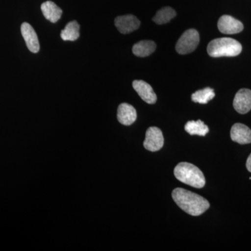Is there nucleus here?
Listing matches in <instances>:
<instances>
[{
  "mask_svg": "<svg viewBox=\"0 0 251 251\" xmlns=\"http://www.w3.org/2000/svg\"><path fill=\"white\" fill-rule=\"evenodd\" d=\"M172 196L177 206L191 216L201 215L210 206L205 198L184 188H175Z\"/></svg>",
  "mask_w": 251,
  "mask_h": 251,
  "instance_id": "1",
  "label": "nucleus"
},
{
  "mask_svg": "<svg viewBox=\"0 0 251 251\" xmlns=\"http://www.w3.org/2000/svg\"><path fill=\"white\" fill-rule=\"evenodd\" d=\"M174 174L179 181L192 187L202 188L205 185V177L202 172L191 163H179L175 167Z\"/></svg>",
  "mask_w": 251,
  "mask_h": 251,
  "instance_id": "2",
  "label": "nucleus"
},
{
  "mask_svg": "<svg viewBox=\"0 0 251 251\" xmlns=\"http://www.w3.org/2000/svg\"><path fill=\"white\" fill-rule=\"evenodd\" d=\"M240 43L231 38L214 39L207 46V52L212 57H235L242 52Z\"/></svg>",
  "mask_w": 251,
  "mask_h": 251,
  "instance_id": "3",
  "label": "nucleus"
},
{
  "mask_svg": "<svg viewBox=\"0 0 251 251\" xmlns=\"http://www.w3.org/2000/svg\"><path fill=\"white\" fill-rule=\"evenodd\" d=\"M200 43V35L196 29H190L184 31L176 44V50L180 54L191 53L197 49Z\"/></svg>",
  "mask_w": 251,
  "mask_h": 251,
  "instance_id": "4",
  "label": "nucleus"
},
{
  "mask_svg": "<svg viewBox=\"0 0 251 251\" xmlns=\"http://www.w3.org/2000/svg\"><path fill=\"white\" fill-rule=\"evenodd\" d=\"M164 144L163 133L160 128L152 126L146 132V138L144 141V147L150 151H157L163 148Z\"/></svg>",
  "mask_w": 251,
  "mask_h": 251,
  "instance_id": "5",
  "label": "nucleus"
},
{
  "mask_svg": "<svg viewBox=\"0 0 251 251\" xmlns=\"http://www.w3.org/2000/svg\"><path fill=\"white\" fill-rule=\"evenodd\" d=\"M218 28L225 34H234L240 33L244 29L242 23L232 16L224 15L218 21Z\"/></svg>",
  "mask_w": 251,
  "mask_h": 251,
  "instance_id": "6",
  "label": "nucleus"
},
{
  "mask_svg": "<svg viewBox=\"0 0 251 251\" xmlns=\"http://www.w3.org/2000/svg\"><path fill=\"white\" fill-rule=\"evenodd\" d=\"M115 25L120 33L126 34L138 29L140 27V22L135 16L128 14L118 16L115 18Z\"/></svg>",
  "mask_w": 251,
  "mask_h": 251,
  "instance_id": "7",
  "label": "nucleus"
},
{
  "mask_svg": "<svg viewBox=\"0 0 251 251\" xmlns=\"http://www.w3.org/2000/svg\"><path fill=\"white\" fill-rule=\"evenodd\" d=\"M21 34L28 49L33 53H37L40 50V44L34 28L29 23H23L21 25Z\"/></svg>",
  "mask_w": 251,
  "mask_h": 251,
  "instance_id": "8",
  "label": "nucleus"
},
{
  "mask_svg": "<svg viewBox=\"0 0 251 251\" xmlns=\"http://www.w3.org/2000/svg\"><path fill=\"white\" fill-rule=\"evenodd\" d=\"M233 106L239 113H248L251 110V90L242 89L238 91L234 97Z\"/></svg>",
  "mask_w": 251,
  "mask_h": 251,
  "instance_id": "9",
  "label": "nucleus"
},
{
  "mask_svg": "<svg viewBox=\"0 0 251 251\" xmlns=\"http://www.w3.org/2000/svg\"><path fill=\"white\" fill-rule=\"evenodd\" d=\"M133 87L140 98L148 104H154L157 100L156 94H155L152 87L148 82L143 80H134Z\"/></svg>",
  "mask_w": 251,
  "mask_h": 251,
  "instance_id": "10",
  "label": "nucleus"
},
{
  "mask_svg": "<svg viewBox=\"0 0 251 251\" xmlns=\"http://www.w3.org/2000/svg\"><path fill=\"white\" fill-rule=\"evenodd\" d=\"M230 136L232 141L240 145L251 143V129L243 124L237 123L232 126Z\"/></svg>",
  "mask_w": 251,
  "mask_h": 251,
  "instance_id": "11",
  "label": "nucleus"
},
{
  "mask_svg": "<svg viewBox=\"0 0 251 251\" xmlns=\"http://www.w3.org/2000/svg\"><path fill=\"white\" fill-rule=\"evenodd\" d=\"M137 119V112L134 107L130 104H120L117 110V120L122 125L130 126L133 125Z\"/></svg>",
  "mask_w": 251,
  "mask_h": 251,
  "instance_id": "12",
  "label": "nucleus"
},
{
  "mask_svg": "<svg viewBox=\"0 0 251 251\" xmlns=\"http://www.w3.org/2000/svg\"><path fill=\"white\" fill-rule=\"evenodd\" d=\"M41 9L44 17L50 22L57 23L62 17V10L53 1H45L41 4Z\"/></svg>",
  "mask_w": 251,
  "mask_h": 251,
  "instance_id": "13",
  "label": "nucleus"
},
{
  "mask_svg": "<svg viewBox=\"0 0 251 251\" xmlns=\"http://www.w3.org/2000/svg\"><path fill=\"white\" fill-rule=\"evenodd\" d=\"M156 49V45L153 41H139L133 46V53L137 57H145L152 54Z\"/></svg>",
  "mask_w": 251,
  "mask_h": 251,
  "instance_id": "14",
  "label": "nucleus"
},
{
  "mask_svg": "<svg viewBox=\"0 0 251 251\" xmlns=\"http://www.w3.org/2000/svg\"><path fill=\"white\" fill-rule=\"evenodd\" d=\"M60 35L63 41H76L80 36V25L75 21L69 22L61 31Z\"/></svg>",
  "mask_w": 251,
  "mask_h": 251,
  "instance_id": "15",
  "label": "nucleus"
},
{
  "mask_svg": "<svg viewBox=\"0 0 251 251\" xmlns=\"http://www.w3.org/2000/svg\"><path fill=\"white\" fill-rule=\"evenodd\" d=\"M184 128L190 135L200 136H205L209 130L207 126L201 120L188 122L185 125Z\"/></svg>",
  "mask_w": 251,
  "mask_h": 251,
  "instance_id": "16",
  "label": "nucleus"
},
{
  "mask_svg": "<svg viewBox=\"0 0 251 251\" xmlns=\"http://www.w3.org/2000/svg\"><path fill=\"white\" fill-rule=\"evenodd\" d=\"M176 15V11L173 8L166 6L157 11L152 18V21L158 25L166 24L173 19Z\"/></svg>",
  "mask_w": 251,
  "mask_h": 251,
  "instance_id": "17",
  "label": "nucleus"
},
{
  "mask_svg": "<svg viewBox=\"0 0 251 251\" xmlns=\"http://www.w3.org/2000/svg\"><path fill=\"white\" fill-rule=\"evenodd\" d=\"M215 97V93L213 89L206 87L203 90H198L191 96V99L195 103L201 104L207 103L209 100H212Z\"/></svg>",
  "mask_w": 251,
  "mask_h": 251,
  "instance_id": "18",
  "label": "nucleus"
},
{
  "mask_svg": "<svg viewBox=\"0 0 251 251\" xmlns=\"http://www.w3.org/2000/svg\"><path fill=\"white\" fill-rule=\"evenodd\" d=\"M247 168L248 171L251 173V153L250 154V156H249V158H248L247 159Z\"/></svg>",
  "mask_w": 251,
  "mask_h": 251,
  "instance_id": "19",
  "label": "nucleus"
}]
</instances>
